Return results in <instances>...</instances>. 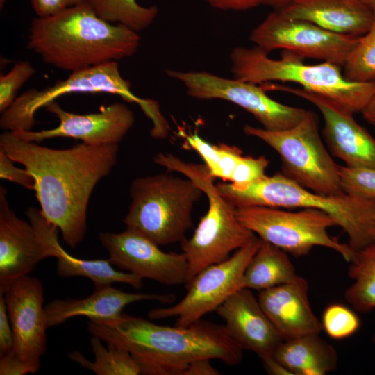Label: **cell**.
Segmentation results:
<instances>
[{
	"label": "cell",
	"mask_w": 375,
	"mask_h": 375,
	"mask_svg": "<svg viewBox=\"0 0 375 375\" xmlns=\"http://www.w3.org/2000/svg\"><path fill=\"white\" fill-rule=\"evenodd\" d=\"M274 357L292 375L326 374L337 368L338 358L335 348L317 333L284 340Z\"/></svg>",
	"instance_id": "cell-24"
},
{
	"label": "cell",
	"mask_w": 375,
	"mask_h": 375,
	"mask_svg": "<svg viewBox=\"0 0 375 375\" xmlns=\"http://www.w3.org/2000/svg\"><path fill=\"white\" fill-rule=\"evenodd\" d=\"M294 0H262V4L272 7L274 10H281Z\"/></svg>",
	"instance_id": "cell-43"
},
{
	"label": "cell",
	"mask_w": 375,
	"mask_h": 375,
	"mask_svg": "<svg viewBox=\"0 0 375 375\" xmlns=\"http://www.w3.org/2000/svg\"><path fill=\"white\" fill-rule=\"evenodd\" d=\"M279 11L333 33L358 37L365 34L375 20L362 0H294Z\"/></svg>",
	"instance_id": "cell-23"
},
{
	"label": "cell",
	"mask_w": 375,
	"mask_h": 375,
	"mask_svg": "<svg viewBox=\"0 0 375 375\" xmlns=\"http://www.w3.org/2000/svg\"><path fill=\"white\" fill-rule=\"evenodd\" d=\"M140 44L138 32L100 18L87 0L33 19L28 40L46 63L70 72L130 57Z\"/></svg>",
	"instance_id": "cell-3"
},
{
	"label": "cell",
	"mask_w": 375,
	"mask_h": 375,
	"mask_svg": "<svg viewBox=\"0 0 375 375\" xmlns=\"http://www.w3.org/2000/svg\"><path fill=\"white\" fill-rule=\"evenodd\" d=\"M262 87L294 94L317 107L323 117L322 134L329 151L345 166L375 168V139L356 121L354 112L327 97L301 88L267 83Z\"/></svg>",
	"instance_id": "cell-15"
},
{
	"label": "cell",
	"mask_w": 375,
	"mask_h": 375,
	"mask_svg": "<svg viewBox=\"0 0 375 375\" xmlns=\"http://www.w3.org/2000/svg\"><path fill=\"white\" fill-rule=\"evenodd\" d=\"M308 292V282L299 276L290 283L259 292L260 305L283 340L319 334L323 329L311 308Z\"/></svg>",
	"instance_id": "cell-20"
},
{
	"label": "cell",
	"mask_w": 375,
	"mask_h": 375,
	"mask_svg": "<svg viewBox=\"0 0 375 375\" xmlns=\"http://www.w3.org/2000/svg\"><path fill=\"white\" fill-rule=\"evenodd\" d=\"M92 335L131 353L141 374L183 375L190 363L201 358L236 365L243 358L242 348L224 325L200 319L186 326L156 324L126 313L112 319H89Z\"/></svg>",
	"instance_id": "cell-2"
},
{
	"label": "cell",
	"mask_w": 375,
	"mask_h": 375,
	"mask_svg": "<svg viewBox=\"0 0 375 375\" xmlns=\"http://www.w3.org/2000/svg\"><path fill=\"white\" fill-rule=\"evenodd\" d=\"M101 19L123 25L135 32L149 26L156 19V6H143L138 0H87Z\"/></svg>",
	"instance_id": "cell-28"
},
{
	"label": "cell",
	"mask_w": 375,
	"mask_h": 375,
	"mask_svg": "<svg viewBox=\"0 0 375 375\" xmlns=\"http://www.w3.org/2000/svg\"><path fill=\"white\" fill-rule=\"evenodd\" d=\"M238 221L247 229L287 253L307 256L315 247L338 252L349 262L355 253L348 244L328 235V229L337 226L326 212L316 208L291 211L280 208L249 206L235 208Z\"/></svg>",
	"instance_id": "cell-10"
},
{
	"label": "cell",
	"mask_w": 375,
	"mask_h": 375,
	"mask_svg": "<svg viewBox=\"0 0 375 375\" xmlns=\"http://www.w3.org/2000/svg\"><path fill=\"white\" fill-rule=\"evenodd\" d=\"M322 328L334 340H342L352 335L359 329L360 320L358 315L341 303L328 306L322 314Z\"/></svg>",
	"instance_id": "cell-31"
},
{
	"label": "cell",
	"mask_w": 375,
	"mask_h": 375,
	"mask_svg": "<svg viewBox=\"0 0 375 375\" xmlns=\"http://www.w3.org/2000/svg\"><path fill=\"white\" fill-rule=\"evenodd\" d=\"M268 165L269 161L264 156H243L228 183L235 189H242L265 176Z\"/></svg>",
	"instance_id": "cell-34"
},
{
	"label": "cell",
	"mask_w": 375,
	"mask_h": 375,
	"mask_svg": "<svg viewBox=\"0 0 375 375\" xmlns=\"http://www.w3.org/2000/svg\"><path fill=\"white\" fill-rule=\"evenodd\" d=\"M362 1L369 8L375 17V0H362Z\"/></svg>",
	"instance_id": "cell-44"
},
{
	"label": "cell",
	"mask_w": 375,
	"mask_h": 375,
	"mask_svg": "<svg viewBox=\"0 0 375 375\" xmlns=\"http://www.w3.org/2000/svg\"><path fill=\"white\" fill-rule=\"evenodd\" d=\"M203 193L192 180L169 172L137 178L131 184L124 223L159 246L181 242L193 226V208Z\"/></svg>",
	"instance_id": "cell-7"
},
{
	"label": "cell",
	"mask_w": 375,
	"mask_h": 375,
	"mask_svg": "<svg viewBox=\"0 0 375 375\" xmlns=\"http://www.w3.org/2000/svg\"><path fill=\"white\" fill-rule=\"evenodd\" d=\"M233 78L254 84L271 81L292 82L301 88L327 97L353 112H362L375 94V81L347 79L342 67L323 61L308 65L302 56L283 50L279 59L256 46L236 47L230 53Z\"/></svg>",
	"instance_id": "cell-5"
},
{
	"label": "cell",
	"mask_w": 375,
	"mask_h": 375,
	"mask_svg": "<svg viewBox=\"0 0 375 375\" xmlns=\"http://www.w3.org/2000/svg\"><path fill=\"white\" fill-rule=\"evenodd\" d=\"M262 240L256 236L226 260L208 266L185 287L188 292L176 303L151 310L152 320L175 318L176 326H186L216 310L233 293L242 288V277Z\"/></svg>",
	"instance_id": "cell-12"
},
{
	"label": "cell",
	"mask_w": 375,
	"mask_h": 375,
	"mask_svg": "<svg viewBox=\"0 0 375 375\" xmlns=\"http://www.w3.org/2000/svg\"><path fill=\"white\" fill-rule=\"evenodd\" d=\"M172 294L130 293L111 285L95 288L94 292L81 299H56L45 308L48 328L65 323L74 317L85 316L89 319L106 320L119 317L128 304L142 301H157L171 303Z\"/></svg>",
	"instance_id": "cell-22"
},
{
	"label": "cell",
	"mask_w": 375,
	"mask_h": 375,
	"mask_svg": "<svg viewBox=\"0 0 375 375\" xmlns=\"http://www.w3.org/2000/svg\"><path fill=\"white\" fill-rule=\"evenodd\" d=\"M13 344V333L4 294L0 293V356L12 352Z\"/></svg>",
	"instance_id": "cell-36"
},
{
	"label": "cell",
	"mask_w": 375,
	"mask_h": 375,
	"mask_svg": "<svg viewBox=\"0 0 375 375\" xmlns=\"http://www.w3.org/2000/svg\"><path fill=\"white\" fill-rule=\"evenodd\" d=\"M35 69L28 61H19L0 76V112L8 108L17 98L18 90L34 74Z\"/></svg>",
	"instance_id": "cell-33"
},
{
	"label": "cell",
	"mask_w": 375,
	"mask_h": 375,
	"mask_svg": "<svg viewBox=\"0 0 375 375\" xmlns=\"http://www.w3.org/2000/svg\"><path fill=\"white\" fill-rule=\"evenodd\" d=\"M36 372L33 367L18 358L12 351L0 356L1 375H24Z\"/></svg>",
	"instance_id": "cell-37"
},
{
	"label": "cell",
	"mask_w": 375,
	"mask_h": 375,
	"mask_svg": "<svg viewBox=\"0 0 375 375\" xmlns=\"http://www.w3.org/2000/svg\"><path fill=\"white\" fill-rule=\"evenodd\" d=\"M44 108L59 120L56 127L37 131L15 130L12 132L23 140L38 143L54 138H70L90 145L119 144L135 122L133 112L120 102L89 114L68 112L56 101L50 102Z\"/></svg>",
	"instance_id": "cell-16"
},
{
	"label": "cell",
	"mask_w": 375,
	"mask_h": 375,
	"mask_svg": "<svg viewBox=\"0 0 375 375\" xmlns=\"http://www.w3.org/2000/svg\"><path fill=\"white\" fill-rule=\"evenodd\" d=\"M373 340H374V342L375 343V335L373 337Z\"/></svg>",
	"instance_id": "cell-46"
},
{
	"label": "cell",
	"mask_w": 375,
	"mask_h": 375,
	"mask_svg": "<svg viewBox=\"0 0 375 375\" xmlns=\"http://www.w3.org/2000/svg\"><path fill=\"white\" fill-rule=\"evenodd\" d=\"M219 372L211 364V359L201 358L189 365L183 375H219Z\"/></svg>",
	"instance_id": "cell-40"
},
{
	"label": "cell",
	"mask_w": 375,
	"mask_h": 375,
	"mask_svg": "<svg viewBox=\"0 0 375 375\" xmlns=\"http://www.w3.org/2000/svg\"><path fill=\"white\" fill-rule=\"evenodd\" d=\"M212 7L222 10L243 11L262 4V0H204Z\"/></svg>",
	"instance_id": "cell-39"
},
{
	"label": "cell",
	"mask_w": 375,
	"mask_h": 375,
	"mask_svg": "<svg viewBox=\"0 0 375 375\" xmlns=\"http://www.w3.org/2000/svg\"><path fill=\"white\" fill-rule=\"evenodd\" d=\"M0 149L33 176L41 212L60 230L67 246L77 247L87 232V211L92 193L115 167L119 144L97 146L81 142L57 149L5 131L0 135Z\"/></svg>",
	"instance_id": "cell-1"
},
{
	"label": "cell",
	"mask_w": 375,
	"mask_h": 375,
	"mask_svg": "<svg viewBox=\"0 0 375 375\" xmlns=\"http://www.w3.org/2000/svg\"><path fill=\"white\" fill-rule=\"evenodd\" d=\"M287 253L263 241L244 271L242 288L262 291L298 278Z\"/></svg>",
	"instance_id": "cell-25"
},
{
	"label": "cell",
	"mask_w": 375,
	"mask_h": 375,
	"mask_svg": "<svg viewBox=\"0 0 375 375\" xmlns=\"http://www.w3.org/2000/svg\"><path fill=\"white\" fill-rule=\"evenodd\" d=\"M342 69L344 76L351 81H375V20L369 30L359 38Z\"/></svg>",
	"instance_id": "cell-30"
},
{
	"label": "cell",
	"mask_w": 375,
	"mask_h": 375,
	"mask_svg": "<svg viewBox=\"0 0 375 375\" xmlns=\"http://www.w3.org/2000/svg\"><path fill=\"white\" fill-rule=\"evenodd\" d=\"M244 133L260 139L281 157L282 174L301 186L324 195H340L342 190L337 164L324 146L319 130V117L307 110L296 126L272 131L249 124Z\"/></svg>",
	"instance_id": "cell-9"
},
{
	"label": "cell",
	"mask_w": 375,
	"mask_h": 375,
	"mask_svg": "<svg viewBox=\"0 0 375 375\" xmlns=\"http://www.w3.org/2000/svg\"><path fill=\"white\" fill-rule=\"evenodd\" d=\"M340 174L344 193L375 199V168L340 165Z\"/></svg>",
	"instance_id": "cell-32"
},
{
	"label": "cell",
	"mask_w": 375,
	"mask_h": 375,
	"mask_svg": "<svg viewBox=\"0 0 375 375\" xmlns=\"http://www.w3.org/2000/svg\"><path fill=\"white\" fill-rule=\"evenodd\" d=\"M165 72L170 78L182 83L190 97L230 101L251 114L262 128L268 131L290 128L302 120L307 111L272 99L257 84L224 78L205 71L167 69Z\"/></svg>",
	"instance_id": "cell-11"
},
{
	"label": "cell",
	"mask_w": 375,
	"mask_h": 375,
	"mask_svg": "<svg viewBox=\"0 0 375 375\" xmlns=\"http://www.w3.org/2000/svg\"><path fill=\"white\" fill-rule=\"evenodd\" d=\"M153 161L194 181L208 200V209L194 234L181 242L188 262L185 286L202 269L226 260L231 252L247 245L256 235L238 221L235 207L219 193L215 178L204 163L186 162L173 154L163 153H157Z\"/></svg>",
	"instance_id": "cell-6"
},
{
	"label": "cell",
	"mask_w": 375,
	"mask_h": 375,
	"mask_svg": "<svg viewBox=\"0 0 375 375\" xmlns=\"http://www.w3.org/2000/svg\"><path fill=\"white\" fill-rule=\"evenodd\" d=\"M215 311L242 349L252 351L261 359L274 356L284 340L250 289L236 290Z\"/></svg>",
	"instance_id": "cell-19"
},
{
	"label": "cell",
	"mask_w": 375,
	"mask_h": 375,
	"mask_svg": "<svg viewBox=\"0 0 375 375\" xmlns=\"http://www.w3.org/2000/svg\"><path fill=\"white\" fill-rule=\"evenodd\" d=\"M361 112L364 119L375 126V94Z\"/></svg>",
	"instance_id": "cell-42"
},
{
	"label": "cell",
	"mask_w": 375,
	"mask_h": 375,
	"mask_svg": "<svg viewBox=\"0 0 375 375\" xmlns=\"http://www.w3.org/2000/svg\"><path fill=\"white\" fill-rule=\"evenodd\" d=\"M26 215L44 244L50 257L57 259L56 272L61 278L84 277L89 278L95 288L115 283L128 284L135 288L142 286V280L135 275L117 271L110 260H85L70 255L60 245L58 228L49 222L40 210L29 207Z\"/></svg>",
	"instance_id": "cell-21"
},
{
	"label": "cell",
	"mask_w": 375,
	"mask_h": 375,
	"mask_svg": "<svg viewBox=\"0 0 375 375\" xmlns=\"http://www.w3.org/2000/svg\"><path fill=\"white\" fill-rule=\"evenodd\" d=\"M348 274L353 283L344 297L353 310L366 313L375 308V240L356 251Z\"/></svg>",
	"instance_id": "cell-26"
},
{
	"label": "cell",
	"mask_w": 375,
	"mask_h": 375,
	"mask_svg": "<svg viewBox=\"0 0 375 375\" xmlns=\"http://www.w3.org/2000/svg\"><path fill=\"white\" fill-rule=\"evenodd\" d=\"M131 83L124 79L117 61H112L73 72L65 79L43 90L30 89L17 97L1 113L0 127L5 131H30L35 124L36 112L58 97L72 93H107L120 96L125 101L137 103L152 122L153 138H165L169 124L158 103L143 99L131 91Z\"/></svg>",
	"instance_id": "cell-8"
},
{
	"label": "cell",
	"mask_w": 375,
	"mask_h": 375,
	"mask_svg": "<svg viewBox=\"0 0 375 375\" xmlns=\"http://www.w3.org/2000/svg\"><path fill=\"white\" fill-rule=\"evenodd\" d=\"M84 1H85V0H67L69 6L78 4V3H79L81 2H83Z\"/></svg>",
	"instance_id": "cell-45"
},
{
	"label": "cell",
	"mask_w": 375,
	"mask_h": 375,
	"mask_svg": "<svg viewBox=\"0 0 375 375\" xmlns=\"http://www.w3.org/2000/svg\"><path fill=\"white\" fill-rule=\"evenodd\" d=\"M99 240L112 265L142 280L166 285H185L188 262L183 252H165L151 239L128 228L120 233H100Z\"/></svg>",
	"instance_id": "cell-14"
},
{
	"label": "cell",
	"mask_w": 375,
	"mask_h": 375,
	"mask_svg": "<svg viewBox=\"0 0 375 375\" xmlns=\"http://www.w3.org/2000/svg\"><path fill=\"white\" fill-rule=\"evenodd\" d=\"M219 193L235 208L267 206L316 208L331 215L357 251L375 240V199L344 193L324 195L312 192L278 173L265 176L242 189L229 183L216 184Z\"/></svg>",
	"instance_id": "cell-4"
},
{
	"label": "cell",
	"mask_w": 375,
	"mask_h": 375,
	"mask_svg": "<svg viewBox=\"0 0 375 375\" xmlns=\"http://www.w3.org/2000/svg\"><path fill=\"white\" fill-rule=\"evenodd\" d=\"M102 340L92 335L90 343L94 355V360H88L80 351H73L68 357L83 368L90 369L97 375H138L141 369L127 350L117 345L106 343L105 347Z\"/></svg>",
	"instance_id": "cell-27"
},
{
	"label": "cell",
	"mask_w": 375,
	"mask_h": 375,
	"mask_svg": "<svg viewBox=\"0 0 375 375\" xmlns=\"http://www.w3.org/2000/svg\"><path fill=\"white\" fill-rule=\"evenodd\" d=\"M187 144L202 158L210 174L229 182L243 157L240 148L226 144H212L197 133L185 134Z\"/></svg>",
	"instance_id": "cell-29"
},
{
	"label": "cell",
	"mask_w": 375,
	"mask_h": 375,
	"mask_svg": "<svg viewBox=\"0 0 375 375\" xmlns=\"http://www.w3.org/2000/svg\"><path fill=\"white\" fill-rule=\"evenodd\" d=\"M360 37L333 33L274 10L252 30L249 39L267 54L276 49L287 50L342 67Z\"/></svg>",
	"instance_id": "cell-13"
},
{
	"label": "cell",
	"mask_w": 375,
	"mask_h": 375,
	"mask_svg": "<svg viewBox=\"0 0 375 375\" xmlns=\"http://www.w3.org/2000/svg\"><path fill=\"white\" fill-rule=\"evenodd\" d=\"M50 255L29 222L10 208L7 190L0 186V293L17 279L28 275Z\"/></svg>",
	"instance_id": "cell-18"
},
{
	"label": "cell",
	"mask_w": 375,
	"mask_h": 375,
	"mask_svg": "<svg viewBox=\"0 0 375 375\" xmlns=\"http://www.w3.org/2000/svg\"><path fill=\"white\" fill-rule=\"evenodd\" d=\"M0 178L17 183L28 190L34 189L35 180L25 169L14 165L13 161L0 149Z\"/></svg>",
	"instance_id": "cell-35"
},
{
	"label": "cell",
	"mask_w": 375,
	"mask_h": 375,
	"mask_svg": "<svg viewBox=\"0 0 375 375\" xmlns=\"http://www.w3.org/2000/svg\"><path fill=\"white\" fill-rule=\"evenodd\" d=\"M266 371L273 375H292V373L279 362L274 356L262 359Z\"/></svg>",
	"instance_id": "cell-41"
},
{
	"label": "cell",
	"mask_w": 375,
	"mask_h": 375,
	"mask_svg": "<svg viewBox=\"0 0 375 375\" xmlns=\"http://www.w3.org/2000/svg\"><path fill=\"white\" fill-rule=\"evenodd\" d=\"M4 297L13 333V353L37 372L47 349L48 326L41 281L28 275L15 281Z\"/></svg>",
	"instance_id": "cell-17"
},
{
	"label": "cell",
	"mask_w": 375,
	"mask_h": 375,
	"mask_svg": "<svg viewBox=\"0 0 375 375\" xmlns=\"http://www.w3.org/2000/svg\"><path fill=\"white\" fill-rule=\"evenodd\" d=\"M31 3L40 17L56 15L69 7L67 0H31Z\"/></svg>",
	"instance_id": "cell-38"
}]
</instances>
